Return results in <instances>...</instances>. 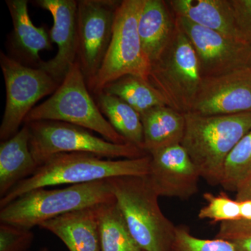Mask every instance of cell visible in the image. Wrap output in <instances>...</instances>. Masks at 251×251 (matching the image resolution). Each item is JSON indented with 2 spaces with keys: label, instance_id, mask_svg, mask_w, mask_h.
Returning a JSON list of instances; mask_svg holds the SVG:
<instances>
[{
  "label": "cell",
  "instance_id": "1",
  "mask_svg": "<svg viewBox=\"0 0 251 251\" xmlns=\"http://www.w3.org/2000/svg\"><path fill=\"white\" fill-rule=\"evenodd\" d=\"M150 156L111 159L87 153H60L51 156L30 177L0 198V209L25 193L40 188L87 184L122 176H148Z\"/></svg>",
  "mask_w": 251,
  "mask_h": 251
},
{
  "label": "cell",
  "instance_id": "2",
  "mask_svg": "<svg viewBox=\"0 0 251 251\" xmlns=\"http://www.w3.org/2000/svg\"><path fill=\"white\" fill-rule=\"evenodd\" d=\"M181 145L208 184H221L225 161L238 142L251 130V112L204 116L184 114Z\"/></svg>",
  "mask_w": 251,
  "mask_h": 251
},
{
  "label": "cell",
  "instance_id": "3",
  "mask_svg": "<svg viewBox=\"0 0 251 251\" xmlns=\"http://www.w3.org/2000/svg\"><path fill=\"white\" fill-rule=\"evenodd\" d=\"M132 237L144 251H171L176 226L162 212L148 176L107 179Z\"/></svg>",
  "mask_w": 251,
  "mask_h": 251
},
{
  "label": "cell",
  "instance_id": "4",
  "mask_svg": "<svg viewBox=\"0 0 251 251\" xmlns=\"http://www.w3.org/2000/svg\"><path fill=\"white\" fill-rule=\"evenodd\" d=\"M40 188L16 198L0 209V223L31 229L68 213L114 201L108 181Z\"/></svg>",
  "mask_w": 251,
  "mask_h": 251
},
{
  "label": "cell",
  "instance_id": "5",
  "mask_svg": "<svg viewBox=\"0 0 251 251\" xmlns=\"http://www.w3.org/2000/svg\"><path fill=\"white\" fill-rule=\"evenodd\" d=\"M37 121L66 122L97 132L111 143H129L114 129L100 112L77 61L55 92L32 109L24 124Z\"/></svg>",
  "mask_w": 251,
  "mask_h": 251
},
{
  "label": "cell",
  "instance_id": "6",
  "mask_svg": "<svg viewBox=\"0 0 251 251\" xmlns=\"http://www.w3.org/2000/svg\"><path fill=\"white\" fill-rule=\"evenodd\" d=\"M148 79L168 106L184 115L191 112L202 77L196 50L177 25L168 45L151 64Z\"/></svg>",
  "mask_w": 251,
  "mask_h": 251
},
{
  "label": "cell",
  "instance_id": "7",
  "mask_svg": "<svg viewBox=\"0 0 251 251\" xmlns=\"http://www.w3.org/2000/svg\"><path fill=\"white\" fill-rule=\"evenodd\" d=\"M144 0H123L117 9L110 46L98 74L87 83L91 94H100L104 87L125 75L149 80L150 63L142 48L138 21Z\"/></svg>",
  "mask_w": 251,
  "mask_h": 251
},
{
  "label": "cell",
  "instance_id": "8",
  "mask_svg": "<svg viewBox=\"0 0 251 251\" xmlns=\"http://www.w3.org/2000/svg\"><path fill=\"white\" fill-rule=\"evenodd\" d=\"M29 127V148L38 166L60 153H87L111 159L136 158L148 153L130 143L115 144L82 127L57 121L25 124Z\"/></svg>",
  "mask_w": 251,
  "mask_h": 251
},
{
  "label": "cell",
  "instance_id": "9",
  "mask_svg": "<svg viewBox=\"0 0 251 251\" xmlns=\"http://www.w3.org/2000/svg\"><path fill=\"white\" fill-rule=\"evenodd\" d=\"M0 66L6 91L0 139L5 141L19 131L36 103L53 94L59 84L40 68L27 67L2 52L0 53Z\"/></svg>",
  "mask_w": 251,
  "mask_h": 251
},
{
  "label": "cell",
  "instance_id": "10",
  "mask_svg": "<svg viewBox=\"0 0 251 251\" xmlns=\"http://www.w3.org/2000/svg\"><path fill=\"white\" fill-rule=\"evenodd\" d=\"M122 1L78 0L77 62L87 84L98 74L111 41L117 9Z\"/></svg>",
  "mask_w": 251,
  "mask_h": 251
},
{
  "label": "cell",
  "instance_id": "11",
  "mask_svg": "<svg viewBox=\"0 0 251 251\" xmlns=\"http://www.w3.org/2000/svg\"><path fill=\"white\" fill-rule=\"evenodd\" d=\"M175 20L196 50L202 78L251 67V46L186 18L175 16Z\"/></svg>",
  "mask_w": 251,
  "mask_h": 251
},
{
  "label": "cell",
  "instance_id": "12",
  "mask_svg": "<svg viewBox=\"0 0 251 251\" xmlns=\"http://www.w3.org/2000/svg\"><path fill=\"white\" fill-rule=\"evenodd\" d=\"M149 155L148 178L158 197L188 200L197 193L201 175L181 144L159 149Z\"/></svg>",
  "mask_w": 251,
  "mask_h": 251
},
{
  "label": "cell",
  "instance_id": "13",
  "mask_svg": "<svg viewBox=\"0 0 251 251\" xmlns=\"http://www.w3.org/2000/svg\"><path fill=\"white\" fill-rule=\"evenodd\" d=\"M191 112L204 116L251 112V67L202 78Z\"/></svg>",
  "mask_w": 251,
  "mask_h": 251
},
{
  "label": "cell",
  "instance_id": "14",
  "mask_svg": "<svg viewBox=\"0 0 251 251\" xmlns=\"http://www.w3.org/2000/svg\"><path fill=\"white\" fill-rule=\"evenodd\" d=\"M36 4L53 18L50 37L57 46L55 57L43 62L40 69L60 84L77 61V9L75 0H38Z\"/></svg>",
  "mask_w": 251,
  "mask_h": 251
},
{
  "label": "cell",
  "instance_id": "15",
  "mask_svg": "<svg viewBox=\"0 0 251 251\" xmlns=\"http://www.w3.org/2000/svg\"><path fill=\"white\" fill-rule=\"evenodd\" d=\"M6 3L14 27L8 37L11 57L27 67H40L44 61L39 52L52 48L49 31L44 26L36 27L33 24L27 0H6Z\"/></svg>",
  "mask_w": 251,
  "mask_h": 251
},
{
  "label": "cell",
  "instance_id": "16",
  "mask_svg": "<svg viewBox=\"0 0 251 251\" xmlns=\"http://www.w3.org/2000/svg\"><path fill=\"white\" fill-rule=\"evenodd\" d=\"M39 227L58 237L69 251H100L97 206L59 216Z\"/></svg>",
  "mask_w": 251,
  "mask_h": 251
},
{
  "label": "cell",
  "instance_id": "17",
  "mask_svg": "<svg viewBox=\"0 0 251 251\" xmlns=\"http://www.w3.org/2000/svg\"><path fill=\"white\" fill-rule=\"evenodd\" d=\"M175 29V16L166 1L144 0L138 21V33L144 53L150 65L168 45Z\"/></svg>",
  "mask_w": 251,
  "mask_h": 251
},
{
  "label": "cell",
  "instance_id": "18",
  "mask_svg": "<svg viewBox=\"0 0 251 251\" xmlns=\"http://www.w3.org/2000/svg\"><path fill=\"white\" fill-rule=\"evenodd\" d=\"M29 127L24 125L12 138L0 144V198L39 168L29 148Z\"/></svg>",
  "mask_w": 251,
  "mask_h": 251
},
{
  "label": "cell",
  "instance_id": "19",
  "mask_svg": "<svg viewBox=\"0 0 251 251\" xmlns=\"http://www.w3.org/2000/svg\"><path fill=\"white\" fill-rule=\"evenodd\" d=\"M166 2L175 16L242 41L234 25L230 0H168Z\"/></svg>",
  "mask_w": 251,
  "mask_h": 251
},
{
  "label": "cell",
  "instance_id": "20",
  "mask_svg": "<svg viewBox=\"0 0 251 251\" xmlns=\"http://www.w3.org/2000/svg\"><path fill=\"white\" fill-rule=\"evenodd\" d=\"M140 116L144 148L148 154L159 149L181 143L186 128L184 114L164 105L150 109Z\"/></svg>",
  "mask_w": 251,
  "mask_h": 251
},
{
  "label": "cell",
  "instance_id": "21",
  "mask_svg": "<svg viewBox=\"0 0 251 251\" xmlns=\"http://www.w3.org/2000/svg\"><path fill=\"white\" fill-rule=\"evenodd\" d=\"M96 102L114 129L128 143L145 151L140 114L122 99L104 92L96 95Z\"/></svg>",
  "mask_w": 251,
  "mask_h": 251
},
{
  "label": "cell",
  "instance_id": "22",
  "mask_svg": "<svg viewBox=\"0 0 251 251\" xmlns=\"http://www.w3.org/2000/svg\"><path fill=\"white\" fill-rule=\"evenodd\" d=\"M100 251H144L130 233L115 201L97 206Z\"/></svg>",
  "mask_w": 251,
  "mask_h": 251
},
{
  "label": "cell",
  "instance_id": "23",
  "mask_svg": "<svg viewBox=\"0 0 251 251\" xmlns=\"http://www.w3.org/2000/svg\"><path fill=\"white\" fill-rule=\"evenodd\" d=\"M101 92L122 99L140 115L155 107L168 106L164 97L150 81L135 75L120 77L105 86Z\"/></svg>",
  "mask_w": 251,
  "mask_h": 251
},
{
  "label": "cell",
  "instance_id": "24",
  "mask_svg": "<svg viewBox=\"0 0 251 251\" xmlns=\"http://www.w3.org/2000/svg\"><path fill=\"white\" fill-rule=\"evenodd\" d=\"M251 173V130L238 142L226 158L220 185L226 191L236 192Z\"/></svg>",
  "mask_w": 251,
  "mask_h": 251
},
{
  "label": "cell",
  "instance_id": "25",
  "mask_svg": "<svg viewBox=\"0 0 251 251\" xmlns=\"http://www.w3.org/2000/svg\"><path fill=\"white\" fill-rule=\"evenodd\" d=\"M171 251H238L232 243L224 239H204L195 237L187 227L179 226L175 234Z\"/></svg>",
  "mask_w": 251,
  "mask_h": 251
},
{
  "label": "cell",
  "instance_id": "26",
  "mask_svg": "<svg viewBox=\"0 0 251 251\" xmlns=\"http://www.w3.org/2000/svg\"><path fill=\"white\" fill-rule=\"evenodd\" d=\"M204 198L207 204L200 210L199 219L221 223L241 219L240 204L235 200L226 195L215 196L209 193L204 194Z\"/></svg>",
  "mask_w": 251,
  "mask_h": 251
},
{
  "label": "cell",
  "instance_id": "27",
  "mask_svg": "<svg viewBox=\"0 0 251 251\" xmlns=\"http://www.w3.org/2000/svg\"><path fill=\"white\" fill-rule=\"evenodd\" d=\"M216 238L232 243L238 251H251V221L239 219L221 223Z\"/></svg>",
  "mask_w": 251,
  "mask_h": 251
},
{
  "label": "cell",
  "instance_id": "28",
  "mask_svg": "<svg viewBox=\"0 0 251 251\" xmlns=\"http://www.w3.org/2000/svg\"><path fill=\"white\" fill-rule=\"evenodd\" d=\"M34 238L31 229L0 223V251H28Z\"/></svg>",
  "mask_w": 251,
  "mask_h": 251
},
{
  "label": "cell",
  "instance_id": "29",
  "mask_svg": "<svg viewBox=\"0 0 251 251\" xmlns=\"http://www.w3.org/2000/svg\"><path fill=\"white\" fill-rule=\"evenodd\" d=\"M239 39L251 46V0H230Z\"/></svg>",
  "mask_w": 251,
  "mask_h": 251
},
{
  "label": "cell",
  "instance_id": "30",
  "mask_svg": "<svg viewBox=\"0 0 251 251\" xmlns=\"http://www.w3.org/2000/svg\"><path fill=\"white\" fill-rule=\"evenodd\" d=\"M235 201L239 202L251 201V173L241 183L236 191Z\"/></svg>",
  "mask_w": 251,
  "mask_h": 251
},
{
  "label": "cell",
  "instance_id": "31",
  "mask_svg": "<svg viewBox=\"0 0 251 251\" xmlns=\"http://www.w3.org/2000/svg\"><path fill=\"white\" fill-rule=\"evenodd\" d=\"M241 219L251 221V201L239 202Z\"/></svg>",
  "mask_w": 251,
  "mask_h": 251
},
{
  "label": "cell",
  "instance_id": "32",
  "mask_svg": "<svg viewBox=\"0 0 251 251\" xmlns=\"http://www.w3.org/2000/svg\"><path fill=\"white\" fill-rule=\"evenodd\" d=\"M38 251H50L49 249H48V248L44 247V248H41L40 250Z\"/></svg>",
  "mask_w": 251,
  "mask_h": 251
}]
</instances>
